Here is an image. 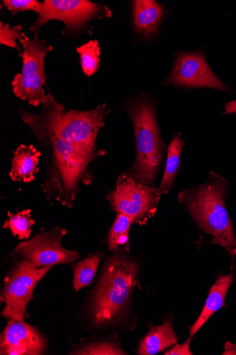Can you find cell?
<instances>
[{
  "instance_id": "1",
  "label": "cell",
  "mask_w": 236,
  "mask_h": 355,
  "mask_svg": "<svg viewBox=\"0 0 236 355\" xmlns=\"http://www.w3.org/2000/svg\"><path fill=\"white\" fill-rule=\"evenodd\" d=\"M53 100L48 94L40 114L20 111V114L46 155V180L42 185L45 196L50 202L55 200L71 208L80 190V183L89 185L93 181L89 170L91 161L60 134Z\"/></svg>"
},
{
  "instance_id": "2",
  "label": "cell",
  "mask_w": 236,
  "mask_h": 355,
  "mask_svg": "<svg viewBox=\"0 0 236 355\" xmlns=\"http://www.w3.org/2000/svg\"><path fill=\"white\" fill-rule=\"evenodd\" d=\"M229 193L227 180L212 172L206 183L179 193V201L198 227L212 237L209 243L222 246L234 258L236 237L226 207Z\"/></svg>"
},
{
  "instance_id": "3",
  "label": "cell",
  "mask_w": 236,
  "mask_h": 355,
  "mask_svg": "<svg viewBox=\"0 0 236 355\" xmlns=\"http://www.w3.org/2000/svg\"><path fill=\"white\" fill-rule=\"evenodd\" d=\"M138 269L123 254L109 258L94 293L92 314L96 326L113 324L125 314Z\"/></svg>"
},
{
  "instance_id": "4",
  "label": "cell",
  "mask_w": 236,
  "mask_h": 355,
  "mask_svg": "<svg viewBox=\"0 0 236 355\" xmlns=\"http://www.w3.org/2000/svg\"><path fill=\"white\" fill-rule=\"evenodd\" d=\"M126 111L133 124L136 142V159L127 174L142 184L154 186L165 153L155 106L142 100L128 104Z\"/></svg>"
},
{
  "instance_id": "5",
  "label": "cell",
  "mask_w": 236,
  "mask_h": 355,
  "mask_svg": "<svg viewBox=\"0 0 236 355\" xmlns=\"http://www.w3.org/2000/svg\"><path fill=\"white\" fill-rule=\"evenodd\" d=\"M53 107L58 131L64 139L91 162L106 154V151L96 148L98 135L105 125L106 116L111 111L106 104L89 111H66L54 98Z\"/></svg>"
},
{
  "instance_id": "6",
  "label": "cell",
  "mask_w": 236,
  "mask_h": 355,
  "mask_svg": "<svg viewBox=\"0 0 236 355\" xmlns=\"http://www.w3.org/2000/svg\"><path fill=\"white\" fill-rule=\"evenodd\" d=\"M22 48L19 56L22 59L21 73L12 81L13 92L17 98L26 101L33 107L42 104L46 98L45 58L53 47L37 36L32 40L26 35L19 41Z\"/></svg>"
},
{
  "instance_id": "7",
  "label": "cell",
  "mask_w": 236,
  "mask_h": 355,
  "mask_svg": "<svg viewBox=\"0 0 236 355\" xmlns=\"http://www.w3.org/2000/svg\"><path fill=\"white\" fill-rule=\"evenodd\" d=\"M161 196L155 186L142 184L121 174L107 197L111 209L129 217L133 223L145 225L156 214Z\"/></svg>"
},
{
  "instance_id": "8",
  "label": "cell",
  "mask_w": 236,
  "mask_h": 355,
  "mask_svg": "<svg viewBox=\"0 0 236 355\" xmlns=\"http://www.w3.org/2000/svg\"><path fill=\"white\" fill-rule=\"evenodd\" d=\"M112 15L106 6L87 0H45L42 11L31 25L30 31L37 35L48 21L60 20L65 25L63 33H73L92 19L110 18Z\"/></svg>"
},
{
  "instance_id": "9",
  "label": "cell",
  "mask_w": 236,
  "mask_h": 355,
  "mask_svg": "<svg viewBox=\"0 0 236 355\" xmlns=\"http://www.w3.org/2000/svg\"><path fill=\"white\" fill-rule=\"evenodd\" d=\"M53 267L37 268L22 260L6 278L2 300L6 304L3 315L10 320L24 321L26 307L33 299L37 284Z\"/></svg>"
},
{
  "instance_id": "10",
  "label": "cell",
  "mask_w": 236,
  "mask_h": 355,
  "mask_svg": "<svg viewBox=\"0 0 236 355\" xmlns=\"http://www.w3.org/2000/svg\"><path fill=\"white\" fill-rule=\"evenodd\" d=\"M66 233V230L60 227L43 232L30 241L19 243L13 254L38 268L71 263L78 259L80 254L78 251L67 250L62 245V239Z\"/></svg>"
},
{
  "instance_id": "11",
  "label": "cell",
  "mask_w": 236,
  "mask_h": 355,
  "mask_svg": "<svg viewBox=\"0 0 236 355\" xmlns=\"http://www.w3.org/2000/svg\"><path fill=\"white\" fill-rule=\"evenodd\" d=\"M163 85L187 88L210 87L230 92L217 77L202 53H183L177 57L170 76Z\"/></svg>"
},
{
  "instance_id": "12",
  "label": "cell",
  "mask_w": 236,
  "mask_h": 355,
  "mask_svg": "<svg viewBox=\"0 0 236 355\" xmlns=\"http://www.w3.org/2000/svg\"><path fill=\"white\" fill-rule=\"evenodd\" d=\"M45 349L43 336L24 321L10 320L0 338V353L3 355H39Z\"/></svg>"
},
{
  "instance_id": "13",
  "label": "cell",
  "mask_w": 236,
  "mask_h": 355,
  "mask_svg": "<svg viewBox=\"0 0 236 355\" xmlns=\"http://www.w3.org/2000/svg\"><path fill=\"white\" fill-rule=\"evenodd\" d=\"M131 5L138 33L146 39L156 35L163 15L162 6L154 0H136Z\"/></svg>"
},
{
  "instance_id": "14",
  "label": "cell",
  "mask_w": 236,
  "mask_h": 355,
  "mask_svg": "<svg viewBox=\"0 0 236 355\" xmlns=\"http://www.w3.org/2000/svg\"><path fill=\"white\" fill-rule=\"evenodd\" d=\"M42 152L33 145H21L15 151L12 160L10 178L15 182H30L40 171Z\"/></svg>"
},
{
  "instance_id": "15",
  "label": "cell",
  "mask_w": 236,
  "mask_h": 355,
  "mask_svg": "<svg viewBox=\"0 0 236 355\" xmlns=\"http://www.w3.org/2000/svg\"><path fill=\"white\" fill-rule=\"evenodd\" d=\"M179 341L172 320L167 318L158 327H150L148 334L142 340L138 349L140 355H154L176 345Z\"/></svg>"
},
{
  "instance_id": "16",
  "label": "cell",
  "mask_w": 236,
  "mask_h": 355,
  "mask_svg": "<svg viewBox=\"0 0 236 355\" xmlns=\"http://www.w3.org/2000/svg\"><path fill=\"white\" fill-rule=\"evenodd\" d=\"M233 279L232 274L219 277L210 289L203 310L190 328V336H194L214 313L222 307L226 306V297Z\"/></svg>"
},
{
  "instance_id": "17",
  "label": "cell",
  "mask_w": 236,
  "mask_h": 355,
  "mask_svg": "<svg viewBox=\"0 0 236 355\" xmlns=\"http://www.w3.org/2000/svg\"><path fill=\"white\" fill-rule=\"evenodd\" d=\"M185 141L180 135H176L167 149L165 168L162 181L157 188L159 195H165L172 189L181 167L182 150Z\"/></svg>"
},
{
  "instance_id": "18",
  "label": "cell",
  "mask_w": 236,
  "mask_h": 355,
  "mask_svg": "<svg viewBox=\"0 0 236 355\" xmlns=\"http://www.w3.org/2000/svg\"><path fill=\"white\" fill-rule=\"evenodd\" d=\"M132 220L127 216L118 213L108 234L107 243L109 250H116L124 247L129 251V233Z\"/></svg>"
},
{
  "instance_id": "19",
  "label": "cell",
  "mask_w": 236,
  "mask_h": 355,
  "mask_svg": "<svg viewBox=\"0 0 236 355\" xmlns=\"http://www.w3.org/2000/svg\"><path fill=\"white\" fill-rule=\"evenodd\" d=\"M101 252L90 255L76 265L74 270V288L76 292L89 285L93 280L99 263Z\"/></svg>"
},
{
  "instance_id": "20",
  "label": "cell",
  "mask_w": 236,
  "mask_h": 355,
  "mask_svg": "<svg viewBox=\"0 0 236 355\" xmlns=\"http://www.w3.org/2000/svg\"><path fill=\"white\" fill-rule=\"evenodd\" d=\"M8 220L3 225V229H8L19 240L28 239L32 233V227L36 221L31 218L30 210L19 211L16 214L8 213Z\"/></svg>"
},
{
  "instance_id": "21",
  "label": "cell",
  "mask_w": 236,
  "mask_h": 355,
  "mask_svg": "<svg viewBox=\"0 0 236 355\" xmlns=\"http://www.w3.org/2000/svg\"><path fill=\"white\" fill-rule=\"evenodd\" d=\"M80 56V64L83 72L91 77L99 69L100 48L96 40L90 41L77 49Z\"/></svg>"
},
{
  "instance_id": "22",
  "label": "cell",
  "mask_w": 236,
  "mask_h": 355,
  "mask_svg": "<svg viewBox=\"0 0 236 355\" xmlns=\"http://www.w3.org/2000/svg\"><path fill=\"white\" fill-rule=\"evenodd\" d=\"M73 354L84 355H119L127 354L118 345L111 343L88 344Z\"/></svg>"
},
{
  "instance_id": "23",
  "label": "cell",
  "mask_w": 236,
  "mask_h": 355,
  "mask_svg": "<svg viewBox=\"0 0 236 355\" xmlns=\"http://www.w3.org/2000/svg\"><path fill=\"white\" fill-rule=\"evenodd\" d=\"M25 35L21 25L11 28L8 24L0 23V44L2 45L15 49L21 52V49L16 42L22 40Z\"/></svg>"
},
{
  "instance_id": "24",
  "label": "cell",
  "mask_w": 236,
  "mask_h": 355,
  "mask_svg": "<svg viewBox=\"0 0 236 355\" xmlns=\"http://www.w3.org/2000/svg\"><path fill=\"white\" fill-rule=\"evenodd\" d=\"M3 4L13 16L19 12L30 10L39 15L44 6V3L37 1V0H4Z\"/></svg>"
},
{
  "instance_id": "25",
  "label": "cell",
  "mask_w": 236,
  "mask_h": 355,
  "mask_svg": "<svg viewBox=\"0 0 236 355\" xmlns=\"http://www.w3.org/2000/svg\"><path fill=\"white\" fill-rule=\"evenodd\" d=\"M192 336L183 344L176 345L171 350L166 352L165 355H192L193 354L190 349V345Z\"/></svg>"
},
{
  "instance_id": "26",
  "label": "cell",
  "mask_w": 236,
  "mask_h": 355,
  "mask_svg": "<svg viewBox=\"0 0 236 355\" xmlns=\"http://www.w3.org/2000/svg\"><path fill=\"white\" fill-rule=\"evenodd\" d=\"M223 355H236V344L227 342L224 345Z\"/></svg>"
},
{
  "instance_id": "27",
  "label": "cell",
  "mask_w": 236,
  "mask_h": 355,
  "mask_svg": "<svg viewBox=\"0 0 236 355\" xmlns=\"http://www.w3.org/2000/svg\"><path fill=\"white\" fill-rule=\"evenodd\" d=\"M236 114V100L228 103L224 106V115H226V114Z\"/></svg>"
}]
</instances>
